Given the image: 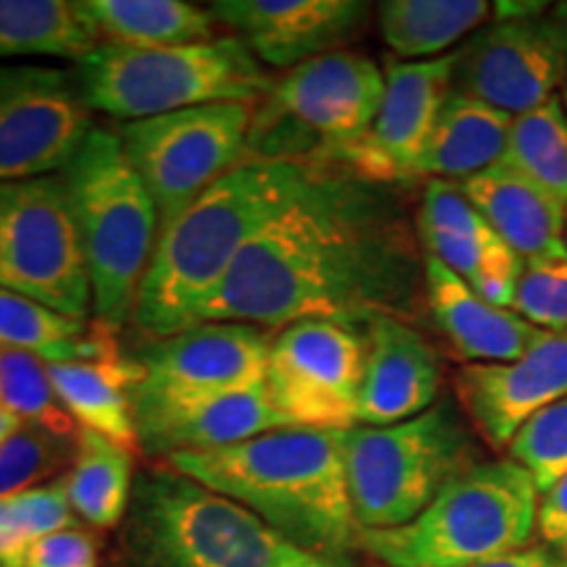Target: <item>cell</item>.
Returning <instances> with one entry per match:
<instances>
[{
	"label": "cell",
	"mask_w": 567,
	"mask_h": 567,
	"mask_svg": "<svg viewBox=\"0 0 567 567\" xmlns=\"http://www.w3.org/2000/svg\"><path fill=\"white\" fill-rule=\"evenodd\" d=\"M538 488L513 460H484L452 481L413 523L360 530L381 567H473L530 547Z\"/></svg>",
	"instance_id": "cell-7"
},
{
	"label": "cell",
	"mask_w": 567,
	"mask_h": 567,
	"mask_svg": "<svg viewBox=\"0 0 567 567\" xmlns=\"http://www.w3.org/2000/svg\"><path fill=\"white\" fill-rule=\"evenodd\" d=\"M97 45L80 0H0V61L48 55L80 63Z\"/></svg>",
	"instance_id": "cell-28"
},
{
	"label": "cell",
	"mask_w": 567,
	"mask_h": 567,
	"mask_svg": "<svg viewBox=\"0 0 567 567\" xmlns=\"http://www.w3.org/2000/svg\"><path fill=\"white\" fill-rule=\"evenodd\" d=\"M473 567H565V559L559 549L549 547V544H530V547L513 551V555L488 559V563Z\"/></svg>",
	"instance_id": "cell-39"
},
{
	"label": "cell",
	"mask_w": 567,
	"mask_h": 567,
	"mask_svg": "<svg viewBox=\"0 0 567 567\" xmlns=\"http://www.w3.org/2000/svg\"><path fill=\"white\" fill-rule=\"evenodd\" d=\"M92 287V321L132 323L140 284L161 237L158 210L126 158L118 132L92 126L63 168Z\"/></svg>",
	"instance_id": "cell-5"
},
{
	"label": "cell",
	"mask_w": 567,
	"mask_h": 567,
	"mask_svg": "<svg viewBox=\"0 0 567 567\" xmlns=\"http://www.w3.org/2000/svg\"><path fill=\"white\" fill-rule=\"evenodd\" d=\"M0 287L90 321V274L61 174L0 182Z\"/></svg>",
	"instance_id": "cell-10"
},
{
	"label": "cell",
	"mask_w": 567,
	"mask_h": 567,
	"mask_svg": "<svg viewBox=\"0 0 567 567\" xmlns=\"http://www.w3.org/2000/svg\"><path fill=\"white\" fill-rule=\"evenodd\" d=\"M509 126V113L452 90L417 161L415 179L460 184L499 166L507 151Z\"/></svg>",
	"instance_id": "cell-24"
},
{
	"label": "cell",
	"mask_w": 567,
	"mask_h": 567,
	"mask_svg": "<svg viewBox=\"0 0 567 567\" xmlns=\"http://www.w3.org/2000/svg\"><path fill=\"white\" fill-rule=\"evenodd\" d=\"M74 526L63 476L0 499V567H27L40 538Z\"/></svg>",
	"instance_id": "cell-33"
},
{
	"label": "cell",
	"mask_w": 567,
	"mask_h": 567,
	"mask_svg": "<svg viewBox=\"0 0 567 567\" xmlns=\"http://www.w3.org/2000/svg\"><path fill=\"white\" fill-rule=\"evenodd\" d=\"M563 101H565V109H567V87H565V92H563ZM565 239H567V231H565Z\"/></svg>",
	"instance_id": "cell-42"
},
{
	"label": "cell",
	"mask_w": 567,
	"mask_h": 567,
	"mask_svg": "<svg viewBox=\"0 0 567 567\" xmlns=\"http://www.w3.org/2000/svg\"><path fill=\"white\" fill-rule=\"evenodd\" d=\"M0 400L24 425L76 439L80 425L63 408L48 363L38 354L0 344Z\"/></svg>",
	"instance_id": "cell-32"
},
{
	"label": "cell",
	"mask_w": 567,
	"mask_h": 567,
	"mask_svg": "<svg viewBox=\"0 0 567 567\" xmlns=\"http://www.w3.org/2000/svg\"><path fill=\"white\" fill-rule=\"evenodd\" d=\"M492 9L486 0H384L375 6V19L389 51L400 59L431 61L471 38Z\"/></svg>",
	"instance_id": "cell-29"
},
{
	"label": "cell",
	"mask_w": 567,
	"mask_h": 567,
	"mask_svg": "<svg viewBox=\"0 0 567 567\" xmlns=\"http://www.w3.org/2000/svg\"><path fill=\"white\" fill-rule=\"evenodd\" d=\"M375 567H381V565H375Z\"/></svg>",
	"instance_id": "cell-43"
},
{
	"label": "cell",
	"mask_w": 567,
	"mask_h": 567,
	"mask_svg": "<svg viewBox=\"0 0 567 567\" xmlns=\"http://www.w3.org/2000/svg\"><path fill=\"white\" fill-rule=\"evenodd\" d=\"M344 460L360 530L408 526L452 481L484 463L476 431L450 400L394 425H354Z\"/></svg>",
	"instance_id": "cell-8"
},
{
	"label": "cell",
	"mask_w": 567,
	"mask_h": 567,
	"mask_svg": "<svg viewBox=\"0 0 567 567\" xmlns=\"http://www.w3.org/2000/svg\"><path fill=\"white\" fill-rule=\"evenodd\" d=\"M365 365V331L354 323L305 318L274 337L266 392L289 425L352 431Z\"/></svg>",
	"instance_id": "cell-14"
},
{
	"label": "cell",
	"mask_w": 567,
	"mask_h": 567,
	"mask_svg": "<svg viewBox=\"0 0 567 567\" xmlns=\"http://www.w3.org/2000/svg\"><path fill=\"white\" fill-rule=\"evenodd\" d=\"M455 396L473 431L507 450L530 417L567 396V337L544 331L523 358L457 368Z\"/></svg>",
	"instance_id": "cell-17"
},
{
	"label": "cell",
	"mask_w": 567,
	"mask_h": 567,
	"mask_svg": "<svg viewBox=\"0 0 567 567\" xmlns=\"http://www.w3.org/2000/svg\"><path fill=\"white\" fill-rule=\"evenodd\" d=\"M316 163L245 158L161 231L132 326L147 342L200 323L245 247L292 200Z\"/></svg>",
	"instance_id": "cell-2"
},
{
	"label": "cell",
	"mask_w": 567,
	"mask_h": 567,
	"mask_svg": "<svg viewBox=\"0 0 567 567\" xmlns=\"http://www.w3.org/2000/svg\"><path fill=\"white\" fill-rule=\"evenodd\" d=\"M134 481V452L103 434L80 429L74 463L63 476L76 517L95 528H116L130 513Z\"/></svg>",
	"instance_id": "cell-30"
},
{
	"label": "cell",
	"mask_w": 567,
	"mask_h": 567,
	"mask_svg": "<svg viewBox=\"0 0 567 567\" xmlns=\"http://www.w3.org/2000/svg\"><path fill=\"white\" fill-rule=\"evenodd\" d=\"M549 13H551V21H555V27L559 32V40H563L565 61H567V3H557Z\"/></svg>",
	"instance_id": "cell-40"
},
{
	"label": "cell",
	"mask_w": 567,
	"mask_h": 567,
	"mask_svg": "<svg viewBox=\"0 0 567 567\" xmlns=\"http://www.w3.org/2000/svg\"><path fill=\"white\" fill-rule=\"evenodd\" d=\"M513 310L536 329L567 337V258L526 264Z\"/></svg>",
	"instance_id": "cell-36"
},
{
	"label": "cell",
	"mask_w": 567,
	"mask_h": 567,
	"mask_svg": "<svg viewBox=\"0 0 567 567\" xmlns=\"http://www.w3.org/2000/svg\"><path fill=\"white\" fill-rule=\"evenodd\" d=\"M415 226L423 252L471 287L488 276H523L526 268L455 182L425 184Z\"/></svg>",
	"instance_id": "cell-21"
},
{
	"label": "cell",
	"mask_w": 567,
	"mask_h": 567,
	"mask_svg": "<svg viewBox=\"0 0 567 567\" xmlns=\"http://www.w3.org/2000/svg\"><path fill=\"white\" fill-rule=\"evenodd\" d=\"M347 431H268L213 452H184L166 460L174 471L239 502L284 538L329 559H354V520L344 460Z\"/></svg>",
	"instance_id": "cell-3"
},
{
	"label": "cell",
	"mask_w": 567,
	"mask_h": 567,
	"mask_svg": "<svg viewBox=\"0 0 567 567\" xmlns=\"http://www.w3.org/2000/svg\"><path fill=\"white\" fill-rule=\"evenodd\" d=\"M452 71L455 53L431 61L389 63L384 101L371 132L352 145L337 166L379 184L415 179L417 161L452 92Z\"/></svg>",
	"instance_id": "cell-16"
},
{
	"label": "cell",
	"mask_w": 567,
	"mask_h": 567,
	"mask_svg": "<svg viewBox=\"0 0 567 567\" xmlns=\"http://www.w3.org/2000/svg\"><path fill=\"white\" fill-rule=\"evenodd\" d=\"M502 166L567 208V109L563 95L513 118Z\"/></svg>",
	"instance_id": "cell-31"
},
{
	"label": "cell",
	"mask_w": 567,
	"mask_h": 567,
	"mask_svg": "<svg viewBox=\"0 0 567 567\" xmlns=\"http://www.w3.org/2000/svg\"><path fill=\"white\" fill-rule=\"evenodd\" d=\"M365 365L358 425H394L436 405L442 360L410 321L379 316L363 326Z\"/></svg>",
	"instance_id": "cell-19"
},
{
	"label": "cell",
	"mask_w": 567,
	"mask_h": 567,
	"mask_svg": "<svg viewBox=\"0 0 567 567\" xmlns=\"http://www.w3.org/2000/svg\"><path fill=\"white\" fill-rule=\"evenodd\" d=\"M101 42L126 48H176L210 42L218 21L184 0H80Z\"/></svg>",
	"instance_id": "cell-26"
},
{
	"label": "cell",
	"mask_w": 567,
	"mask_h": 567,
	"mask_svg": "<svg viewBox=\"0 0 567 567\" xmlns=\"http://www.w3.org/2000/svg\"><path fill=\"white\" fill-rule=\"evenodd\" d=\"M386 74L368 55L337 51L305 61L255 105L247 158L337 163L371 132Z\"/></svg>",
	"instance_id": "cell-9"
},
{
	"label": "cell",
	"mask_w": 567,
	"mask_h": 567,
	"mask_svg": "<svg viewBox=\"0 0 567 567\" xmlns=\"http://www.w3.org/2000/svg\"><path fill=\"white\" fill-rule=\"evenodd\" d=\"M425 305L450 350L465 365L517 360L544 334L515 310L486 302L471 284L431 255H425Z\"/></svg>",
	"instance_id": "cell-20"
},
{
	"label": "cell",
	"mask_w": 567,
	"mask_h": 567,
	"mask_svg": "<svg viewBox=\"0 0 567 567\" xmlns=\"http://www.w3.org/2000/svg\"><path fill=\"white\" fill-rule=\"evenodd\" d=\"M116 331L97 321L61 316L30 297L0 287V344L27 350L45 363L105 360L122 354Z\"/></svg>",
	"instance_id": "cell-27"
},
{
	"label": "cell",
	"mask_w": 567,
	"mask_h": 567,
	"mask_svg": "<svg viewBox=\"0 0 567 567\" xmlns=\"http://www.w3.org/2000/svg\"><path fill=\"white\" fill-rule=\"evenodd\" d=\"M250 103H213L130 122L118 140L151 193L161 231L247 158Z\"/></svg>",
	"instance_id": "cell-11"
},
{
	"label": "cell",
	"mask_w": 567,
	"mask_h": 567,
	"mask_svg": "<svg viewBox=\"0 0 567 567\" xmlns=\"http://www.w3.org/2000/svg\"><path fill=\"white\" fill-rule=\"evenodd\" d=\"M264 384L231 392L184 410L137 436L140 450L151 457H174L184 452H213L243 444L268 431L287 429Z\"/></svg>",
	"instance_id": "cell-23"
},
{
	"label": "cell",
	"mask_w": 567,
	"mask_h": 567,
	"mask_svg": "<svg viewBox=\"0 0 567 567\" xmlns=\"http://www.w3.org/2000/svg\"><path fill=\"white\" fill-rule=\"evenodd\" d=\"M494 21L455 53L452 90L505 111L538 109L559 95L567 80L565 48L544 3H496Z\"/></svg>",
	"instance_id": "cell-13"
},
{
	"label": "cell",
	"mask_w": 567,
	"mask_h": 567,
	"mask_svg": "<svg viewBox=\"0 0 567 567\" xmlns=\"http://www.w3.org/2000/svg\"><path fill=\"white\" fill-rule=\"evenodd\" d=\"M271 342L260 326L216 321L147 342L134 358L140 363L132 389L137 436L216 396L264 384Z\"/></svg>",
	"instance_id": "cell-12"
},
{
	"label": "cell",
	"mask_w": 567,
	"mask_h": 567,
	"mask_svg": "<svg viewBox=\"0 0 567 567\" xmlns=\"http://www.w3.org/2000/svg\"><path fill=\"white\" fill-rule=\"evenodd\" d=\"M417 245V226L394 184L316 163L292 200L245 247L200 323L284 329L305 318L413 321L417 297L425 300Z\"/></svg>",
	"instance_id": "cell-1"
},
{
	"label": "cell",
	"mask_w": 567,
	"mask_h": 567,
	"mask_svg": "<svg viewBox=\"0 0 567 567\" xmlns=\"http://www.w3.org/2000/svg\"><path fill=\"white\" fill-rule=\"evenodd\" d=\"M559 555H563V559H565V567H567V544H563V547H559Z\"/></svg>",
	"instance_id": "cell-41"
},
{
	"label": "cell",
	"mask_w": 567,
	"mask_h": 567,
	"mask_svg": "<svg viewBox=\"0 0 567 567\" xmlns=\"http://www.w3.org/2000/svg\"><path fill=\"white\" fill-rule=\"evenodd\" d=\"M27 567H97V547L87 530L71 526L40 538L27 555Z\"/></svg>",
	"instance_id": "cell-37"
},
{
	"label": "cell",
	"mask_w": 567,
	"mask_h": 567,
	"mask_svg": "<svg viewBox=\"0 0 567 567\" xmlns=\"http://www.w3.org/2000/svg\"><path fill=\"white\" fill-rule=\"evenodd\" d=\"M460 189L523 264L567 258V208L528 179L499 163L460 182Z\"/></svg>",
	"instance_id": "cell-22"
},
{
	"label": "cell",
	"mask_w": 567,
	"mask_h": 567,
	"mask_svg": "<svg viewBox=\"0 0 567 567\" xmlns=\"http://www.w3.org/2000/svg\"><path fill=\"white\" fill-rule=\"evenodd\" d=\"M126 567H358L305 551L264 517L172 465L142 471L124 517Z\"/></svg>",
	"instance_id": "cell-4"
},
{
	"label": "cell",
	"mask_w": 567,
	"mask_h": 567,
	"mask_svg": "<svg viewBox=\"0 0 567 567\" xmlns=\"http://www.w3.org/2000/svg\"><path fill=\"white\" fill-rule=\"evenodd\" d=\"M505 452L507 460L534 478L538 496L563 481L567 476V396L530 417Z\"/></svg>",
	"instance_id": "cell-35"
},
{
	"label": "cell",
	"mask_w": 567,
	"mask_h": 567,
	"mask_svg": "<svg viewBox=\"0 0 567 567\" xmlns=\"http://www.w3.org/2000/svg\"><path fill=\"white\" fill-rule=\"evenodd\" d=\"M55 392L63 408L80 429L103 434L130 452H140L134 431L132 389L140 379L134 358L76 360V363H48Z\"/></svg>",
	"instance_id": "cell-25"
},
{
	"label": "cell",
	"mask_w": 567,
	"mask_h": 567,
	"mask_svg": "<svg viewBox=\"0 0 567 567\" xmlns=\"http://www.w3.org/2000/svg\"><path fill=\"white\" fill-rule=\"evenodd\" d=\"M536 530L549 547L559 549L567 544V476L557 481L547 494L538 496Z\"/></svg>",
	"instance_id": "cell-38"
},
{
	"label": "cell",
	"mask_w": 567,
	"mask_h": 567,
	"mask_svg": "<svg viewBox=\"0 0 567 567\" xmlns=\"http://www.w3.org/2000/svg\"><path fill=\"white\" fill-rule=\"evenodd\" d=\"M76 76L51 66H0V182L59 176L92 124Z\"/></svg>",
	"instance_id": "cell-15"
},
{
	"label": "cell",
	"mask_w": 567,
	"mask_h": 567,
	"mask_svg": "<svg viewBox=\"0 0 567 567\" xmlns=\"http://www.w3.org/2000/svg\"><path fill=\"white\" fill-rule=\"evenodd\" d=\"M74 74L90 111L124 124L213 103L258 105L276 82L234 34L176 48L101 42Z\"/></svg>",
	"instance_id": "cell-6"
},
{
	"label": "cell",
	"mask_w": 567,
	"mask_h": 567,
	"mask_svg": "<svg viewBox=\"0 0 567 567\" xmlns=\"http://www.w3.org/2000/svg\"><path fill=\"white\" fill-rule=\"evenodd\" d=\"M76 439L55 436L51 431L21 425L0 446V499L42 486L40 481L55 476L74 463Z\"/></svg>",
	"instance_id": "cell-34"
},
{
	"label": "cell",
	"mask_w": 567,
	"mask_h": 567,
	"mask_svg": "<svg viewBox=\"0 0 567 567\" xmlns=\"http://www.w3.org/2000/svg\"><path fill=\"white\" fill-rule=\"evenodd\" d=\"M210 13L274 69L342 51L371 17L363 0H218Z\"/></svg>",
	"instance_id": "cell-18"
}]
</instances>
